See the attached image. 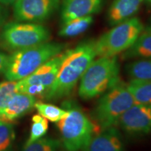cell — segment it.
Masks as SVG:
<instances>
[{"label":"cell","mask_w":151,"mask_h":151,"mask_svg":"<svg viewBox=\"0 0 151 151\" xmlns=\"http://www.w3.org/2000/svg\"><path fill=\"white\" fill-rule=\"evenodd\" d=\"M95 41L81 43L73 49L65 50L55 79L43 97L47 100H57L69 96L81 80L87 68L97 56Z\"/></svg>","instance_id":"6da1fadb"},{"label":"cell","mask_w":151,"mask_h":151,"mask_svg":"<svg viewBox=\"0 0 151 151\" xmlns=\"http://www.w3.org/2000/svg\"><path fill=\"white\" fill-rule=\"evenodd\" d=\"M63 106L67 113L57 122L62 145L67 151H86L94 136V124L76 101H66Z\"/></svg>","instance_id":"7a4b0ae2"},{"label":"cell","mask_w":151,"mask_h":151,"mask_svg":"<svg viewBox=\"0 0 151 151\" xmlns=\"http://www.w3.org/2000/svg\"><path fill=\"white\" fill-rule=\"evenodd\" d=\"M65 45L47 42L20 49L9 55L4 76L8 81L22 80L37 70L52 57L63 51Z\"/></svg>","instance_id":"3957f363"},{"label":"cell","mask_w":151,"mask_h":151,"mask_svg":"<svg viewBox=\"0 0 151 151\" xmlns=\"http://www.w3.org/2000/svg\"><path fill=\"white\" fill-rule=\"evenodd\" d=\"M119 73L117 56L99 57L92 62L81 77L79 97L88 100L104 94L120 80Z\"/></svg>","instance_id":"277c9868"},{"label":"cell","mask_w":151,"mask_h":151,"mask_svg":"<svg viewBox=\"0 0 151 151\" xmlns=\"http://www.w3.org/2000/svg\"><path fill=\"white\" fill-rule=\"evenodd\" d=\"M134 104L127 84L120 80L102 94L92 111V118L101 131L118 124L124 113Z\"/></svg>","instance_id":"5b68a950"},{"label":"cell","mask_w":151,"mask_h":151,"mask_svg":"<svg viewBox=\"0 0 151 151\" xmlns=\"http://www.w3.org/2000/svg\"><path fill=\"white\" fill-rule=\"evenodd\" d=\"M143 30L142 22L136 17L116 24L95 41L97 56H117L123 52L135 42Z\"/></svg>","instance_id":"8992f818"},{"label":"cell","mask_w":151,"mask_h":151,"mask_svg":"<svg viewBox=\"0 0 151 151\" xmlns=\"http://www.w3.org/2000/svg\"><path fill=\"white\" fill-rule=\"evenodd\" d=\"M2 27L0 43L4 48L14 51L47 42L50 37L45 26L35 22H14Z\"/></svg>","instance_id":"52a82bcc"},{"label":"cell","mask_w":151,"mask_h":151,"mask_svg":"<svg viewBox=\"0 0 151 151\" xmlns=\"http://www.w3.org/2000/svg\"><path fill=\"white\" fill-rule=\"evenodd\" d=\"M60 3V0H18L14 4V16L18 22H43L55 12Z\"/></svg>","instance_id":"ba28073f"},{"label":"cell","mask_w":151,"mask_h":151,"mask_svg":"<svg viewBox=\"0 0 151 151\" xmlns=\"http://www.w3.org/2000/svg\"><path fill=\"white\" fill-rule=\"evenodd\" d=\"M118 124L131 135L146 134L151 132V104L132 106L124 113Z\"/></svg>","instance_id":"9c48e42d"},{"label":"cell","mask_w":151,"mask_h":151,"mask_svg":"<svg viewBox=\"0 0 151 151\" xmlns=\"http://www.w3.org/2000/svg\"><path fill=\"white\" fill-rule=\"evenodd\" d=\"M65 55V51H62L51 59L45 62L35 72L22 80L18 81V86L30 85H40L48 89L55 79L60 65Z\"/></svg>","instance_id":"30bf717a"},{"label":"cell","mask_w":151,"mask_h":151,"mask_svg":"<svg viewBox=\"0 0 151 151\" xmlns=\"http://www.w3.org/2000/svg\"><path fill=\"white\" fill-rule=\"evenodd\" d=\"M104 0H63L61 11L62 22L81 17L92 16L99 12Z\"/></svg>","instance_id":"8fae6325"},{"label":"cell","mask_w":151,"mask_h":151,"mask_svg":"<svg viewBox=\"0 0 151 151\" xmlns=\"http://www.w3.org/2000/svg\"><path fill=\"white\" fill-rule=\"evenodd\" d=\"M124 149L121 133L114 126L94 135L86 151H124Z\"/></svg>","instance_id":"7c38bea8"},{"label":"cell","mask_w":151,"mask_h":151,"mask_svg":"<svg viewBox=\"0 0 151 151\" xmlns=\"http://www.w3.org/2000/svg\"><path fill=\"white\" fill-rule=\"evenodd\" d=\"M37 100L35 96L24 93L15 94L9 101L1 120L11 122L22 117L35 107Z\"/></svg>","instance_id":"4fadbf2b"},{"label":"cell","mask_w":151,"mask_h":151,"mask_svg":"<svg viewBox=\"0 0 151 151\" xmlns=\"http://www.w3.org/2000/svg\"><path fill=\"white\" fill-rule=\"evenodd\" d=\"M145 0H113L108 11V21L115 26L133 18Z\"/></svg>","instance_id":"5bb4252c"},{"label":"cell","mask_w":151,"mask_h":151,"mask_svg":"<svg viewBox=\"0 0 151 151\" xmlns=\"http://www.w3.org/2000/svg\"><path fill=\"white\" fill-rule=\"evenodd\" d=\"M122 60L151 58V28L142 31L135 42L122 55Z\"/></svg>","instance_id":"9a60e30c"},{"label":"cell","mask_w":151,"mask_h":151,"mask_svg":"<svg viewBox=\"0 0 151 151\" xmlns=\"http://www.w3.org/2000/svg\"><path fill=\"white\" fill-rule=\"evenodd\" d=\"M127 89L137 104H151V81L131 79Z\"/></svg>","instance_id":"2e32d148"},{"label":"cell","mask_w":151,"mask_h":151,"mask_svg":"<svg viewBox=\"0 0 151 151\" xmlns=\"http://www.w3.org/2000/svg\"><path fill=\"white\" fill-rule=\"evenodd\" d=\"M93 22V17L88 16L76 18L62 23L59 35L62 37H71L81 35L88 29Z\"/></svg>","instance_id":"e0dca14e"},{"label":"cell","mask_w":151,"mask_h":151,"mask_svg":"<svg viewBox=\"0 0 151 151\" xmlns=\"http://www.w3.org/2000/svg\"><path fill=\"white\" fill-rule=\"evenodd\" d=\"M125 70L131 79L151 81V58L129 62L126 65Z\"/></svg>","instance_id":"ac0fdd59"},{"label":"cell","mask_w":151,"mask_h":151,"mask_svg":"<svg viewBox=\"0 0 151 151\" xmlns=\"http://www.w3.org/2000/svg\"><path fill=\"white\" fill-rule=\"evenodd\" d=\"M32 124L31 126V131L29 139H27L24 146L31 144L32 143L39 140L46 135L48 129V120L39 114H36L32 118Z\"/></svg>","instance_id":"d6986e66"},{"label":"cell","mask_w":151,"mask_h":151,"mask_svg":"<svg viewBox=\"0 0 151 151\" xmlns=\"http://www.w3.org/2000/svg\"><path fill=\"white\" fill-rule=\"evenodd\" d=\"M35 107L41 116L51 122H58L64 118L67 111L52 104L42 102H36Z\"/></svg>","instance_id":"ffe728a7"},{"label":"cell","mask_w":151,"mask_h":151,"mask_svg":"<svg viewBox=\"0 0 151 151\" xmlns=\"http://www.w3.org/2000/svg\"><path fill=\"white\" fill-rule=\"evenodd\" d=\"M15 137L13 124L0 120V151H11Z\"/></svg>","instance_id":"44dd1931"},{"label":"cell","mask_w":151,"mask_h":151,"mask_svg":"<svg viewBox=\"0 0 151 151\" xmlns=\"http://www.w3.org/2000/svg\"><path fill=\"white\" fill-rule=\"evenodd\" d=\"M18 92V81H8L0 84V120L9 101Z\"/></svg>","instance_id":"7402d4cb"},{"label":"cell","mask_w":151,"mask_h":151,"mask_svg":"<svg viewBox=\"0 0 151 151\" xmlns=\"http://www.w3.org/2000/svg\"><path fill=\"white\" fill-rule=\"evenodd\" d=\"M61 146L59 140L52 138H41L39 140L24 147L22 151H58Z\"/></svg>","instance_id":"603a6c76"},{"label":"cell","mask_w":151,"mask_h":151,"mask_svg":"<svg viewBox=\"0 0 151 151\" xmlns=\"http://www.w3.org/2000/svg\"><path fill=\"white\" fill-rule=\"evenodd\" d=\"M47 88L46 87L40 86V85H30L26 86H18V91L20 93L30 94L32 96L43 95L46 92Z\"/></svg>","instance_id":"cb8c5ba5"},{"label":"cell","mask_w":151,"mask_h":151,"mask_svg":"<svg viewBox=\"0 0 151 151\" xmlns=\"http://www.w3.org/2000/svg\"><path fill=\"white\" fill-rule=\"evenodd\" d=\"M9 16V11L4 5L0 3V28L6 24Z\"/></svg>","instance_id":"d4e9b609"},{"label":"cell","mask_w":151,"mask_h":151,"mask_svg":"<svg viewBox=\"0 0 151 151\" xmlns=\"http://www.w3.org/2000/svg\"><path fill=\"white\" fill-rule=\"evenodd\" d=\"M9 55L5 52L0 51V73L4 72L6 68L8 65Z\"/></svg>","instance_id":"484cf974"},{"label":"cell","mask_w":151,"mask_h":151,"mask_svg":"<svg viewBox=\"0 0 151 151\" xmlns=\"http://www.w3.org/2000/svg\"><path fill=\"white\" fill-rule=\"evenodd\" d=\"M17 1H18V0H0V3H1V4L6 6L10 4H14Z\"/></svg>","instance_id":"4316f807"},{"label":"cell","mask_w":151,"mask_h":151,"mask_svg":"<svg viewBox=\"0 0 151 151\" xmlns=\"http://www.w3.org/2000/svg\"><path fill=\"white\" fill-rule=\"evenodd\" d=\"M146 2L148 3L149 5L151 6V0H146Z\"/></svg>","instance_id":"83f0119b"},{"label":"cell","mask_w":151,"mask_h":151,"mask_svg":"<svg viewBox=\"0 0 151 151\" xmlns=\"http://www.w3.org/2000/svg\"><path fill=\"white\" fill-rule=\"evenodd\" d=\"M150 28H151V25H150Z\"/></svg>","instance_id":"f1b7e54d"}]
</instances>
